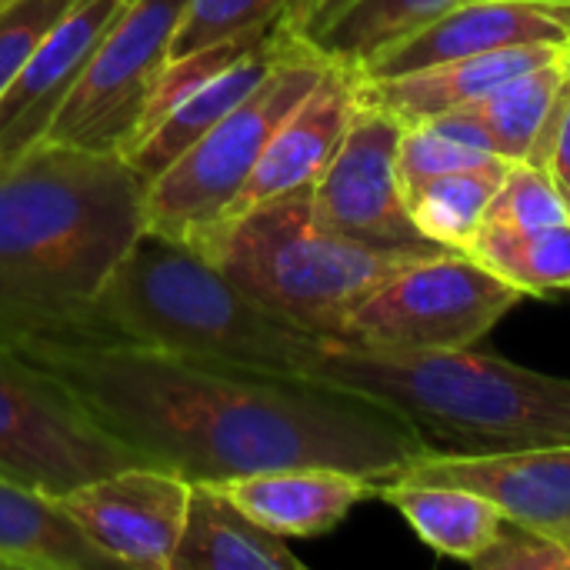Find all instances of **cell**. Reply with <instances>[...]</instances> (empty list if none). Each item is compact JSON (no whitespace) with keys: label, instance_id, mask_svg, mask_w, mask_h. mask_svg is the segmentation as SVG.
<instances>
[{"label":"cell","instance_id":"cell-27","mask_svg":"<svg viewBox=\"0 0 570 570\" xmlns=\"http://www.w3.org/2000/svg\"><path fill=\"white\" fill-rule=\"evenodd\" d=\"M287 3L291 0H187L170 57L207 43L271 30L284 20Z\"/></svg>","mask_w":570,"mask_h":570},{"label":"cell","instance_id":"cell-15","mask_svg":"<svg viewBox=\"0 0 570 570\" xmlns=\"http://www.w3.org/2000/svg\"><path fill=\"white\" fill-rule=\"evenodd\" d=\"M361 100V73L341 63H331L317 87L281 120L274 137L267 140L257 167L230 204L227 217L244 214L257 204L284 197L301 187H314V180L331 164L341 147L351 117Z\"/></svg>","mask_w":570,"mask_h":570},{"label":"cell","instance_id":"cell-13","mask_svg":"<svg viewBox=\"0 0 570 570\" xmlns=\"http://www.w3.org/2000/svg\"><path fill=\"white\" fill-rule=\"evenodd\" d=\"M570 7L568 3H538V0H464L411 33L407 40L387 47L367 60L357 73L364 80L401 77L434 63L494 53L528 43L568 47Z\"/></svg>","mask_w":570,"mask_h":570},{"label":"cell","instance_id":"cell-3","mask_svg":"<svg viewBox=\"0 0 570 570\" xmlns=\"http://www.w3.org/2000/svg\"><path fill=\"white\" fill-rule=\"evenodd\" d=\"M311 381L397 411L434 454L484 458L570 444V381L461 351L384 354L327 341Z\"/></svg>","mask_w":570,"mask_h":570},{"label":"cell","instance_id":"cell-9","mask_svg":"<svg viewBox=\"0 0 570 570\" xmlns=\"http://www.w3.org/2000/svg\"><path fill=\"white\" fill-rule=\"evenodd\" d=\"M184 7L187 0H127L97 40L47 140L90 154H124L170 60Z\"/></svg>","mask_w":570,"mask_h":570},{"label":"cell","instance_id":"cell-7","mask_svg":"<svg viewBox=\"0 0 570 570\" xmlns=\"http://www.w3.org/2000/svg\"><path fill=\"white\" fill-rule=\"evenodd\" d=\"M524 294L461 250L417 257L371 291L344 321L337 344L411 354L478 344Z\"/></svg>","mask_w":570,"mask_h":570},{"label":"cell","instance_id":"cell-8","mask_svg":"<svg viewBox=\"0 0 570 570\" xmlns=\"http://www.w3.org/2000/svg\"><path fill=\"white\" fill-rule=\"evenodd\" d=\"M140 461L60 377L0 344V474L60 498Z\"/></svg>","mask_w":570,"mask_h":570},{"label":"cell","instance_id":"cell-4","mask_svg":"<svg viewBox=\"0 0 570 570\" xmlns=\"http://www.w3.org/2000/svg\"><path fill=\"white\" fill-rule=\"evenodd\" d=\"M87 341L137 344L287 377H311L327 344V337L261 307L197 247L147 227L94 301Z\"/></svg>","mask_w":570,"mask_h":570},{"label":"cell","instance_id":"cell-34","mask_svg":"<svg viewBox=\"0 0 570 570\" xmlns=\"http://www.w3.org/2000/svg\"><path fill=\"white\" fill-rule=\"evenodd\" d=\"M564 57H568V63H570V40H568V47H564Z\"/></svg>","mask_w":570,"mask_h":570},{"label":"cell","instance_id":"cell-2","mask_svg":"<svg viewBox=\"0 0 570 570\" xmlns=\"http://www.w3.org/2000/svg\"><path fill=\"white\" fill-rule=\"evenodd\" d=\"M144 230V180L120 154L53 140L0 164V344L87 341L107 277Z\"/></svg>","mask_w":570,"mask_h":570},{"label":"cell","instance_id":"cell-19","mask_svg":"<svg viewBox=\"0 0 570 570\" xmlns=\"http://www.w3.org/2000/svg\"><path fill=\"white\" fill-rule=\"evenodd\" d=\"M170 570H304V561L284 538L250 521L224 484L197 481Z\"/></svg>","mask_w":570,"mask_h":570},{"label":"cell","instance_id":"cell-12","mask_svg":"<svg viewBox=\"0 0 570 570\" xmlns=\"http://www.w3.org/2000/svg\"><path fill=\"white\" fill-rule=\"evenodd\" d=\"M127 0H73L67 13L20 63L0 94V164H10L47 140V130L77 87L97 40Z\"/></svg>","mask_w":570,"mask_h":570},{"label":"cell","instance_id":"cell-20","mask_svg":"<svg viewBox=\"0 0 570 570\" xmlns=\"http://www.w3.org/2000/svg\"><path fill=\"white\" fill-rule=\"evenodd\" d=\"M0 568L90 570L114 561L67 518L60 501L0 474Z\"/></svg>","mask_w":570,"mask_h":570},{"label":"cell","instance_id":"cell-33","mask_svg":"<svg viewBox=\"0 0 570 570\" xmlns=\"http://www.w3.org/2000/svg\"><path fill=\"white\" fill-rule=\"evenodd\" d=\"M538 3H568L570 7V0H538Z\"/></svg>","mask_w":570,"mask_h":570},{"label":"cell","instance_id":"cell-18","mask_svg":"<svg viewBox=\"0 0 570 570\" xmlns=\"http://www.w3.org/2000/svg\"><path fill=\"white\" fill-rule=\"evenodd\" d=\"M291 40H294V33L281 20V27L264 43H257L250 53H244L240 60H234L227 70H220L204 87H197L150 134H144L137 144H130L120 157L144 180V187L157 174H164L190 144H197L220 117H227L244 97H250L257 90V83L271 73V67L277 63V57L287 50Z\"/></svg>","mask_w":570,"mask_h":570},{"label":"cell","instance_id":"cell-24","mask_svg":"<svg viewBox=\"0 0 570 570\" xmlns=\"http://www.w3.org/2000/svg\"><path fill=\"white\" fill-rule=\"evenodd\" d=\"M464 0H354L307 43L331 63L361 70L387 47L407 40Z\"/></svg>","mask_w":570,"mask_h":570},{"label":"cell","instance_id":"cell-14","mask_svg":"<svg viewBox=\"0 0 570 570\" xmlns=\"http://www.w3.org/2000/svg\"><path fill=\"white\" fill-rule=\"evenodd\" d=\"M397 481L478 491L494 501L504 518L554 538L570 551V444L484 458L428 454Z\"/></svg>","mask_w":570,"mask_h":570},{"label":"cell","instance_id":"cell-30","mask_svg":"<svg viewBox=\"0 0 570 570\" xmlns=\"http://www.w3.org/2000/svg\"><path fill=\"white\" fill-rule=\"evenodd\" d=\"M478 570H570V551L554 538L531 531L511 518L501 521L494 541L471 561Z\"/></svg>","mask_w":570,"mask_h":570},{"label":"cell","instance_id":"cell-28","mask_svg":"<svg viewBox=\"0 0 570 570\" xmlns=\"http://www.w3.org/2000/svg\"><path fill=\"white\" fill-rule=\"evenodd\" d=\"M498 154L464 144L461 137H454L451 130H444L434 120L424 124H411L401 127V140H397V177H401V190H414L417 184L461 170V167H474L484 164Z\"/></svg>","mask_w":570,"mask_h":570},{"label":"cell","instance_id":"cell-32","mask_svg":"<svg viewBox=\"0 0 570 570\" xmlns=\"http://www.w3.org/2000/svg\"><path fill=\"white\" fill-rule=\"evenodd\" d=\"M548 174L554 177V184L561 187L564 200L570 207V104L564 120H561V130L554 137V147H551V157H548Z\"/></svg>","mask_w":570,"mask_h":570},{"label":"cell","instance_id":"cell-5","mask_svg":"<svg viewBox=\"0 0 570 570\" xmlns=\"http://www.w3.org/2000/svg\"><path fill=\"white\" fill-rule=\"evenodd\" d=\"M197 247L224 277L281 321L337 341L351 311L417 257L441 250H381L314 224L311 187L224 217Z\"/></svg>","mask_w":570,"mask_h":570},{"label":"cell","instance_id":"cell-1","mask_svg":"<svg viewBox=\"0 0 570 570\" xmlns=\"http://www.w3.org/2000/svg\"><path fill=\"white\" fill-rule=\"evenodd\" d=\"M17 351L60 377L137 458L190 484L334 468L381 488L434 454L397 411L311 377L104 341Z\"/></svg>","mask_w":570,"mask_h":570},{"label":"cell","instance_id":"cell-29","mask_svg":"<svg viewBox=\"0 0 570 570\" xmlns=\"http://www.w3.org/2000/svg\"><path fill=\"white\" fill-rule=\"evenodd\" d=\"M73 0H0V94Z\"/></svg>","mask_w":570,"mask_h":570},{"label":"cell","instance_id":"cell-31","mask_svg":"<svg viewBox=\"0 0 570 570\" xmlns=\"http://www.w3.org/2000/svg\"><path fill=\"white\" fill-rule=\"evenodd\" d=\"M354 0H291L287 10H284V27L291 33H297L301 40H311L314 33H321Z\"/></svg>","mask_w":570,"mask_h":570},{"label":"cell","instance_id":"cell-21","mask_svg":"<svg viewBox=\"0 0 570 570\" xmlns=\"http://www.w3.org/2000/svg\"><path fill=\"white\" fill-rule=\"evenodd\" d=\"M377 498L387 501L431 551L468 564L494 541L504 521L494 501L454 484L387 481L377 488Z\"/></svg>","mask_w":570,"mask_h":570},{"label":"cell","instance_id":"cell-23","mask_svg":"<svg viewBox=\"0 0 570 570\" xmlns=\"http://www.w3.org/2000/svg\"><path fill=\"white\" fill-rule=\"evenodd\" d=\"M511 160L491 157L474 167H461L431 177L404 194L417 230L444 250H471L478 230L484 227V210L498 194Z\"/></svg>","mask_w":570,"mask_h":570},{"label":"cell","instance_id":"cell-11","mask_svg":"<svg viewBox=\"0 0 570 570\" xmlns=\"http://www.w3.org/2000/svg\"><path fill=\"white\" fill-rule=\"evenodd\" d=\"M57 501L114 564L170 570L187 518L190 481L140 461L94 478Z\"/></svg>","mask_w":570,"mask_h":570},{"label":"cell","instance_id":"cell-25","mask_svg":"<svg viewBox=\"0 0 570 570\" xmlns=\"http://www.w3.org/2000/svg\"><path fill=\"white\" fill-rule=\"evenodd\" d=\"M468 254L521 294L570 291V220L541 230L481 227Z\"/></svg>","mask_w":570,"mask_h":570},{"label":"cell","instance_id":"cell-26","mask_svg":"<svg viewBox=\"0 0 570 570\" xmlns=\"http://www.w3.org/2000/svg\"><path fill=\"white\" fill-rule=\"evenodd\" d=\"M568 220L570 207L561 187L548 170L528 160L508 167L498 194L484 210V227H508V230H541Z\"/></svg>","mask_w":570,"mask_h":570},{"label":"cell","instance_id":"cell-22","mask_svg":"<svg viewBox=\"0 0 570 570\" xmlns=\"http://www.w3.org/2000/svg\"><path fill=\"white\" fill-rule=\"evenodd\" d=\"M568 57H558L551 63H541L534 70H524L518 77L498 83L484 97H478L464 107H454V110L481 127V134L488 137V144L498 157L518 164V160H528L534 140L541 134V124H544L554 97L568 83Z\"/></svg>","mask_w":570,"mask_h":570},{"label":"cell","instance_id":"cell-6","mask_svg":"<svg viewBox=\"0 0 570 570\" xmlns=\"http://www.w3.org/2000/svg\"><path fill=\"white\" fill-rule=\"evenodd\" d=\"M331 60L294 33L271 73L144 187V227L194 244L220 224L281 120L317 87Z\"/></svg>","mask_w":570,"mask_h":570},{"label":"cell","instance_id":"cell-16","mask_svg":"<svg viewBox=\"0 0 570 570\" xmlns=\"http://www.w3.org/2000/svg\"><path fill=\"white\" fill-rule=\"evenodd\" d=\"M227 498L277 538H317L334 531L377 484L334 468H281L224 481Z\"/></svg>","mask_w":570,"mask_h":570},{"label":"cell","instance_id":"cell-17","mask_svg":"<svg viewBox=\"0 0 570 570\" xmlns=\"http://www.w3.org/2000/svg\"><path fill=\"white\" fill-rule=\"evenodd\" d=\"M558 57H564V47H554V43L508 47L494 53L434 63L414 73H401V77H377V80L361 77V90L374 104H381L401 127H411V124L441 117L454 107H464L484 97L488 90H494L498 83L524 70H534L541 63H551Z\"/></svg>","mask_w":570,"mask_h":570},{"label":"cell","instance_id":"cell-10","mask_svg":"<svg viewBox=\"0 0 570 570\" xmlns=\"http://www.w3.org/2000/svg\"><path fill=\"white\" fill-rule=\"evenodd\" d=\"M397 140L401 124L361 90L341 147L311 187L314 224L381 250H444L417 230L407 210Z\"/></svg>","mask_w":570,"mask_h":570}]
</instances>
